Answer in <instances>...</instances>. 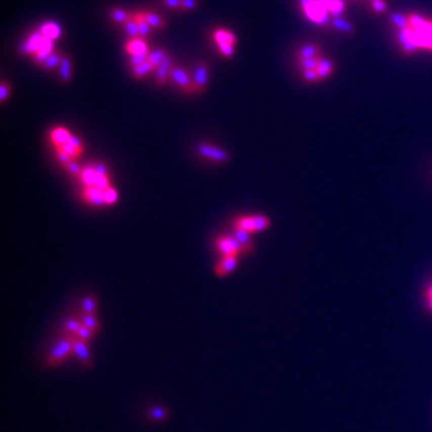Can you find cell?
I'll return each instance as SVG.
<instances>
[{"instance_id": "43", "label": "cell", "mask_w": 432, "mask_h": 432, "mask_svg": "<svg viewBox=\"0 0 432 432\" xmlns=\"http://www.w3.org/2000/svg\"><path fill=\"white\" fill-rule=\"evenodd\" d=\"M10 93H11V87L8 83L3 82L0 84V101L4 103L9 99Z\"/></svg>"}, {"instance_id": "6", "label": "cell", "mask_w": 432, "mask_h": 432, "mask_svg": "<svg viewBox=\"0 0 432 432\" xmlns=\"http://www.w3.org/2000/svg\"><path fill=\"white\" fill-rule=\"evenodd\" d=\"M197 151L201 156L215 162H227L229 160L228 152L223 150V149L207 144V143H202V144L198 145Z\"/></svg>"}, {"instance_id": "26", "label": "cell", "mask_w": 432, "mask_h": 432, "mask_svg": "<svg viewBox=\"0 0 432 432\" xmlns=\"http://www.w3.org/2000/svg\"><path fill=\"white\" fill-rule=\"evenodd\" d=\"M96 177L97 174H96L95 167H93V166L84 167L82 170V174H81V179H82L83 184L86 185V187L94 186V185H95Z\"/></svg>"}, {"instance_id": "35", "label": "cell", "mask_w": 432, "mask_h": 432, "mask_svg": "<svg viewBox=\"0 0 432 432\" xmlns=\"http://www.w3.org/2000/svg\"><path fill=\"white\" fill-rule=\"evenodd\" d=\"M93 336H94V331L90 330L89 328H87L86 326H83V324H82V327L80 328L78 333L76 334L77 339L82 340V341H84V342H89V341L93 339Z\"/></svg>"}, {"instance_id": "8", "label": "cell", "mask_w": 432, "mask_h": 432, "mask_svg": "<svg viewBox=\"0 0 432 432\" xmlns=\"http://www.w3.org/2000/svg\"><path fill=\"white\" fill-rule=\"evenodd\" d=\"M125 51L130 57L136 54H143V53H149V45L145 41L144 37H135L130 38L125 45Z\"/></svg>"}, {"instance_id": "2", "label": "cell", "mask_w": 432, "mask_h": 432, "mask_svg": "<svg viewBox=\"0 0 432 432\" xmlns=\"http://www.w3.org/2000/svg\"><path fill=\"white\" fill-rule=\"evenodd\" d=\"M270 227V220L263 215H251L238 217L234 222V228L246 230L249 233L262 232Z\"/></svg>"}, {"instance_id": "50", "label": "cell", "mask_w": 432, "mask_h": 432, "mask_svg": "<svg viewBox=\"0 0 432 432\" xmlns=\"http://www.w3.org/2000/svg\"><path fill=\"white\" fill-rule=\"evenodd\" d=\"M166 6L171 9H180L181 0H162Z\"/></svg>"}, {"instance_id": "46", "label": "cell", "mask_w": 432, "mask_h": 432, "mask_svg": "<svg viewBox=\"0 0 432 432\" xmlns=\"http://www.w3.org/2000/svg\"><path fill=\"white\" fill-rule=\"evenodd\" d=\"M66 168H67V171H69L70 173L73 174V175H80L81 177V174H82V168H81L80 165L73 160L66 166Z\"/></svg>"}, {"instance_id": "16", "label": "cell", "mask_w": 432, "mask_h": 432, "mask_svg": "<svg viewBox=\"0 0 432 432\" xmlns=\"http://www.w3.org/2000/svg\"><path fill=\"white\" fill-rule=\"evenodd\" d=\"M216 248L220 251V253H222L223 257H228V256H239L234 250V248H233L232 243L229 242L228 235L221 237V238L217 239Z\"/></svg>"}, {"instance_id": "3", "label": "cell", "mask_w": 432, "mask_h": 432, "mask_svg": "<svg viewBox=\"0 0 432 432\" xmlns=\"http://www.w3.org/2000/svg\"><path fill=\"white\" fill-rule=\"evenodd\" d=\"M74 337H76V335H71L70 337H66V339H64L61 342H59L54 347V349L52 350L50 357H48L46 360L47 366L52 368V366L59 365L60 363H63L66 360L67 357L73 352Z\"/></svg>"}, {"instance_id": "27", "label": "cell", "mask_w": 432, "mask_h": 432, "mask_svg": "<svg viewBox=\"0 0 432 432\" xmlns=\"http://www.w3.org/2000/svg\"><path fill=\"white\" fill-rule=\"evenodd\" d=\"M64 54L61 53L60 51L53 52L50 57L47 58V60L45 61L44 65H42V67H44L45 70H54L57 69V67H59V65L61 63V59H63Z\"/></svg>"}, {"instance_id": "28", "label": "cell", "mask_w": 432, "mask_h": 432, "mask_svg": "<svg viewBox=\"0 0 432 432\" xmlns=\"http://www.w3.org/2000/svg\"><path fill=\"white\" fill-rule=\"evenodd\" d=\"M123 25H124V30H125V32H126V34H128L129 36L131 37V38H135V37H139V36H141V35H139L138 25H137V23H136L135 18L132 17V16H131V18H130L129 21L126 22L125 24H123Z\"/></svg>"}, {"instance_id": "33", "label": "cell", "mask_w": 432, "mask_h": 432, "mask_svg": "<svg viewBox=\"0 0 432 432\" xmlns=\"http://www.w3.org/2000/svg\"><path fill=\"white\" fill-rule=\"evenodd\" d=\"M322 57L318 58H312V59H305V60H299V66H300L301 71L306 70H317L318 65H320V60Z\"/></svg>"}, {"instance_id": "39", "label": "cell", "mask_w": 432, "mask_h": 432, "mask_svg": "<svg viewBox=\"0 0 432 432\" xmlns=\"http://www.w3.org/2000/svg\"><path fill=\"white\" fill-rule=\"evenodd\" d=\"M58 149H60L61 151H64L65 154H67L69 155V156H71L72 159H76V158H78L81 154H82L83 151H81V150H78V149H76V148H73L72 145H70V144H64V145H61L60 148H58Z\"/></svg>"}, {"instance_id": "32", "label": "cell", "mask_w": 432, "mask_h": 432, "mask_svg": "<svg viewBox=\"0 0 432 432\" xmlns=\"http://www.w3.org/2000/svg\"><path fill=\"white\" fill-rule=\"evenodd\" d=\"M391 22L394 23V25L396 28L400 29V31L406 30V29H408V18L405 17V16L399 15V14H392L390 16Z\"/></svg>"}, {"instance_id": "41", "label": "cell", "mask_w": 432, "mask_h": 432, "mask_svg": "<svg viewBox=\"0 0 432 432\" xmlns=\"http://www.w3.org/2000/svg\"><path fill=\"white\" fill-rule=\"evenodd\" d=\"M217 48L225 58H232L235 52V46H233V45H221V46H217Z\"/></svg>"}, {"instance_id": "23", "label": "cell", "mask_w": 432, "mask_h": 432, "mask_svg": "<svg viewBox=\"0 0 432 432\" xmlns=\"http://www.w3.org/2000/svg\"><path fill=\"white\" fill-rule=\"evenodd\" d=\"M131 16H132V12H128L126 10H123L120 8L112 9L109 12L110 19L118 24H125L126 22L131 18Z\"/></svg>"}, {"instance_id": "30", "label": "cell", "mask_w": 432, "mask_h": 432, "mask_svg": "<svg viewBox=\"0 0 432 432\" xmlns=\"http://www.w3.org/2000/svg\"><path fill=\"white\" fill-rule=\"evenodd\" d=\"M82 310L86 315H94L96 310V300L92 295H87L82 301Z\"/></svg>"}, {"instance_id": "36", "label": "cell", "mask_w": 432, "mask_h": 432, "mask_svg": "<svg viewBox=\"0 0 432 432\" xmlns=\"http://www.w3.org/2000/svg\"><path fill=\"white\" fill-rule=\"evenodd\" d=\"M103 200H105L106 204H114L118 201V192L113 187H108V189L103 190Z\"/></svg>"}, {"instance_id": "25", "label": "cell", "mask_w": 432, "mask_h": 432, "mask_svg": "<svg viewBox=\"0 0 432 432\" xmlns=\"http://www.w3.org/2000/svg\"><path fill=\"white\" fill-rule=\"evenodd\" d=\"M317 73L320 76V80H326L334 72V65L330 60L326 59V58H321L320 65L317 67Z\"/></svg>"}, {"instance_id": "19", "label": "cell", "mask_w": 432, "mask_h": 432, "mask_svg": "<svg viewBox=\"0 0 432 432\" xmlns=\"http://www.w3.org/2000/svg\"><path fill=\"white\" fill-rule=\"evenodd\" d=\"M152 72H155V67L152 66V64L149 60L144 61V63L138 65V66L132 67V74H134L135 78L137 80L145 78V77L149 76V74Z\"/></svg>"}, {"instance_id": "31", "label": "cell", "mask_w": 432, "mask_h": 432, "mask_svg": "<svg viewBox=\"0 0 432 432\" xmlns=\"http://www.w3.org/2000/svg\"><path fill=\"white\" fill-rule=\"evenodd\" d=\"M333 25H334V28L337 29V30L346 32V34H349V32H352L354 30L353 25L350 24L348 21H345V19H342V18L333 19Z\"/></svg>"}, {"instance_id": "44", "label": "cell", "mask_w": 432, "mask_h": 432, "mask_svg": "<svg viewBox=\"0 0 432 432\" xmlns=\"http://www.w3.org/2000/svg\"><path fill=\"white\" fill-rule=\"evenodd\" d=\"M198 8L197 0H181L180 10L183 11H189V10H194Z\"/></svg>"}, {"instance_id": "49", "label": "cell", "mask_w": 432, "mask_h": 432, "mask_svg": "<svg viewBox=\"0 0 432 432\" xmlns=\"http://www.w3.org/2000/svg\"><path fill=\"white\" fill-rule=\"evenodd\" d=\"M94 167H95L97 175H108V168H107V166L105 164L99 162V164H96Z\"/></svg>"}, {"instance_id": "52", "label": "cell", "mask_w": 432, "mask_h": 432, "mask_svg": "<svg viewBox=\"0 0 432 432\" xmlns=\"http://www.w3.org/2000/svg\"><path fill=\"white\" fill-rule=\"evenodd\" d=\"M371 2H376V0H370V3H371Z\"/></svg>"}, {"instance_id": "37", "label": "cell", "mask_w": 432, "mask_h": 432, "mask_svg": "<svg viewBox=\"0 0 432 432\" xmlns=\"http://www.w3.org/2000/svg\"><path fill=\"white\" fill-rule=\"evenodd\" d=\"M94 186L97 187V189H100L101 191L110 187V180L108 175H97L95 185H94Z\"/></svg>"}, {"instance_id": "9", "label": "cell", "mask_w": 432, "mask_h": 432, "mask_svg": "<svg viewBox=\"0 0 432 432\" xmlns=\"http://www.w3.org/2000/svg\"><path fill=\"white\" fill-rule=\"evenodd\" d=\"M83 200L89 204L96 207L105 206V200H103V191L97 189L95 186H88L82 192Z\"/></svg>"}, {"instance_id": "45", "label": "cell", "mask_w": 432, "mask_h": 432, "mask_svg": "<svg viewBox=\"0 0 432 432\" xmlns=\"http://www.w3.org/2000/svg\"><path fill=\"white\" fill-rule=\"evenodd\" d=\"M371 9L381 14V12L386 11V4L384 0H376V2H371Z\"/></svg>"}, {"instance_id": "14", "label": "cell", "mask_w": 432, "mask_h": 432, "mask_svg": "<svg viewBox=\"0 0 432 432\" xmlns=\"http://www.w3.org/2000/svg\"><path fill=\"white\" fill-rule=\"evenodd\" d=\"M71 137V134L69 132V130H66L65 128H55L52 130L51 132V141L55 147L60 148L61 145L66 144L67 142H69V139Z\"/></svg>"}, {"instance_id": "5", "label": "cell", "mask_w": 432, "mask_h": 432, "mask_svg": "<svg viewBox=\"0 0 432 432\" xmlns=\"http://www.w3.org/2000/svg\"><path fill=\"white\" fill-rule=\"evenodd\" d=\"M192 81L194 87V93L201 94L204 92L207 88L208 81H209V65L206 61H200L194 66L192 72Z\"/></svg>"}, {"instance_id": "38", "label": "cell", "mask_w": 432, "mask_h": 432, "mask_svg": "<svg viewBox=\"0 0 432 432\" xmlns=\"http://www.w3.org/2000/svg\"><path fill=\"white\" fill-rule=\"evenodd\" d=\"M81 327H82V323L76 320H69L65 322V329L69 331L70 334H72V335H76L78 333Z\"/></svg>"}, {"instance_id": "7", "label": "cell", "mask_w": 432, "mask_h": 432, "mask_svg": "<svg viewBox=\"0 0 432 432\" xmlns=\"http://www.w3.org/2000/svg\"><path fill=\"white\" fill-rule=\"evenodd\" d=\"M173 66H174V61L172 59L171 55L168 54L167 57L165 58V60L162 61L160 66H158L156 69H155L154 77L159 86L164 87L168 83V80H171V72H172V69H173Z\"/></svg>"}, {"instance_id": "13", "label": "cell", "mask_w": 432, "mask_h": 432, "mask_svg": "<svg viewBox=\"0 0 432 432\" xmlns=\"http://www.w3.org/2000/svg\"><path fill=\"white\" fill-rule=\"evenodd\" d=\"M37 30L40 31L45 37L50 38V40H53V41L58 40V38H60L61 36L60 25L54 23V22H46V23L41 24Z\"/></svg>"}, {"instance_id": "18", "label": "cell", "mask_w": 432, "mask_h": 432, "mask_svg": "<svg viewBox=\"0 0 432 432\" xmlns=\"http://www.w3.org/2000/svg\"><path fill=\"white\" fill-rule=\"evenodd\" d=\"M54 52V41L53 40H48L46 42V45H45L44 47L41 48L40 51L37 52L36 54L34 55V60L35 63L38 65H44L45 61L47 60V58L50 57V55Z\"/></svg>"}, {"instance_id": "34", "label": "cell", "mask_w": 432, "mask_h": 432, "mask_svg": "<svg viewBox=\"0 0 432 432\" xmlns=\"http://www.w3.org/2000/svg\"><path fill=\"white\" fill-rule=\"evenodd\" d=\"M82 324L87 328H89L90 330H93L94 333L99 329V322H97L96 317L94 316V315H86L82 320Z\"/></svg>"}, {"instance_id": "15", "label": "cell", "mask_w": 432, "mask_h": 432, "mask_svg": "<svg viewBox=\"0 0 432 432\" xmlns=\"http://www.w3.org/2000/svg\"><path fill=\"white\" fill-rule=\"evenodd\" d=\"M58 70H59V76L61 81H63V83H69L71 81V77H72V63H71L69 55H64Z\"/></svg>"}, {"instance_id": "21", "label": "cell", "mask_w": 432, "mask_h": 432, "mask_svg": "<svg viewBox=\"0 0 432 432\" xmlns=\"http://www.w3.org/2000/svg\"><path fill=\"white\" fill-rule=\"evenodd\" d=\"M142 14L144 16L145 21L151 25V28L158 29V30H162V29L166 28V21L165 18L161 17V16H159L150 11H142Z\"/></svg>"}, {"instance_id": "17", "label": "cell", "mask_w": 432, "mask_h": 432, "mask_svg": "<svg viewBox=\"0 0 432 432\" xmlns=\"http://www.w3.org/2000/svg\"><path fill=\"white\" fill-rule=\"evenodd\" d=\"M132 17L135 18L136 23H137V25H138V30H139V35H141V37L145 38L147 36H149L152 28H151V25L149 24L147 21H145L144 16H143V14H142V11L134 12V14H132Z\"/></svg>"}, {"instance_id": "20", "label": "cell", "mask_w": 432, "mask_h": 432, "mask_svg": "<svg viewBox=\"0 0 432 432\" xmlns=\"http://www.w3.org/2000/svg\"><path fill=\"white\" fill-rule=\"evenodd\" d=\"M318 57H322V54H321V48L318 46H315V45H307V46H304L300 51H299L298 61L305 60V59H312V58H318Z\"/></svg>"}, {"instance_id": "12", "label": "cell", "mask_w": 432, "mask_h": 432, "mask_svg": "<svg viewBox=\"0 0 432 432\" xmlns=\"http://www.w3.org/2000/svg\"><path fill=\"white\" fill-rule=\"evenodd\" d=\"M73 353L78 356V358L83 362L84 366L92 365V357H90L89 348H88L87 342L74 337L73 341Z\"/></svg>"}, {"instance_id": "10", "label": "cell", "mask_w": 432, "mask_h": 432, "mask_svg": "<svg viewBox=\"0 0 432 432\" xmlns=\"http://www.w3.org/2000/svg\"><path fill=\"white\" fill-rule=\"evenodd\" d=\"M213 40L216 44V46H221V45H237V36L233 31L228 30L225 28H219L213 32Z\"/></svg>"}, {"instance_id": "40", "label": "cell", "mask_w": 432, "mask_h": 432, "mask_svg": "<svg viewBox=\"0 0 432 432\" xmlns=\"http://www.w3.org/2000/svg\"><path fill=\"white\" fill-rule=\"evenodd\" d=\"M148 55H149V53L131 55V57H130V64H131V67H136V66H138V65L144 63V61H147Z\"/></svg>"}, {"instance_id": "47", "label": "cell", "mask_w": 432, "mask_h": 432, "mask_svg": "<svg viewBox=\"0 0 432 432\" xmlns=\"http://www.w3.org/2000/svg\"><path fill=\"white\" fill-rule=\"evenodd\" d=\"M57 155H58V160H59V161L61 162V164H63V165L65 166V167H66V166L69 165L70 162L73 160L72 158L69 156V155H67V154H65V152H64V151H61L60 149H58Z\"/></svg>"}, {"instance_id": "4", "label": "cell", "mask_w": 432, "mask_h": 432, "mask_svg": "<svg viewBox=\"0 0 432 432\" xmlns=\"http://www.w3.org/2000/svg\"><path fill=\"white\" fill-rule=\"evenodd\" d=\"M171 80L186 94L194 93L192 76L180 65H174L171 72Z\"/></svg>"}, {"instance_id": "42", "label": "cell", "mask_w": 432, "mask_h": 432, "mask_svg": "<svg viewBox=\"0 0 432 432\" xmlns=\"http://www.w3.org/2000/svg\"><path fill=\"white\" fill-rule=\"evenodd\" d=\"M303 77L305 81H307V82L310 83H316L320 80V76H318L317 71L316 70H306L303 71Z\"/></svg>"}, {"instance_id": "29", "label": "cell", "mask_w": 432, "mask_h": 432, "mask_svg": "<svg viewBox=\"0 0 432 432\" xmlns=\"http://www.w3.org/2000/svg\"><path fill=\"white\" fill-rule=\"evenodd\" d=\"M148 415L149 418L152 419V420H165V419L170 415V412H168L166 408L154 407L149 409Z\"/></svg>"}, {"instance_id": "48", "label": "cell", "mask_w": 432, "mask_h": 432, "mask_svg": "<svg viewBox=\"0 0 432 432\" xmlns=\"http://www.w3.org/2000/svg\"><path fill=\"white\" fill-rule=\"evenodd\" d=\"M67 144L72 145L73 148H76V149H78V150L83 151V143L78 137H76V136L71 135V137L69 139V142H67Z\"/></svg>"}, {"instance_id": "24", "label": "cell", "mask_w": 432, "mask_h": 432, "mask_svg": "<svg viewBox=\"0 0 432 432\" xmlns=\"http://www.w3.org/2000/svg\"><path fill=\"white\" fill-rule=\"evenodd\" d=\"M167 55H168L167 51H166L164 47H158V48H155L154 51L149 52L148 60L150 61V63L152 64V66L156 69L158 66H160L161 63L165 60V58L167 57Z\"/></svg>"}, {"instance_id": "11", "label": "cell", "mask_w": 432, "mask_h": 432, "mask_svg": "<svg viewBox=\"0 0 432 432\" xmlns=\"http://www.w3.org/2000/svg\"><path fill=\"white\" fill-rule=\"evenodd\" d=\"M237 264H238V256H228V257H223L219 263H217L215 268L216 275L220 276V278L227 276L234 270Z\"/></svg>"}, {"instance_id": "51", "label": "cell", "mask_w": 432, "mask_h": 432, "mask_svg": "<svg viewBox=\"0 0 432 432\" xmlns=\"http://www.w3.org/2000/svg\"><path fill=\"white\" fill-rule=\"evenodd\" d=\"M426 298H427V301H428V306H430L431 310H432V284L430 285V287H428L427 291H426Z\"/></svg>"}, {"instance_id": "22", "label": "cell", "mask_w": 432, "mask_h": 432, "mask_svg": "<svg viewBox=\"0 0 432 432\" xmlns=\"http://www.w3.org/2000/svg\"><path fill=\"white\" fill-rule=\"evenodd\" d=\"M234 237L239 240V243L242 244L244 252H250L252 250V240H251V233L246 232L243 229H237L234 228Z\"/></svg>"}, {"instance_id": "1", "label": "cell", "mask_w": 432, "mask_h": 432, "mask_svg": "<svg viewBox=\"0 0 432 432\" xmlns=\"http://www.w3.org/2000/svg\"><path fill=\"white\" fill-rule=\"evenodd\" d=\"M408 29L402 30L400 41L404 51L412 53L418 48L432 51V22L425 21L417 15H409Z\"/></svg>"}]
</instances>
